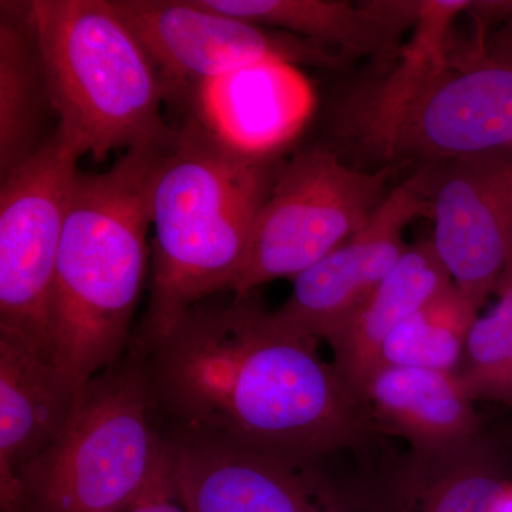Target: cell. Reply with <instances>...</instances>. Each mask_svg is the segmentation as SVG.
Wrapping results in <instances>:
<instances>
[{
    "instance_id": "cell-1",
    "label": "cell",
    "mask_w": 512,
    "mask_h": 512,
    "mask_svg": "<svg viewBox=\"0 0 512 512\" xmlns=\"http://www.w3.org/2000/svg\"><path fill=\"white\" fill-rule=\"evenodd\" d=\"M215 296L138 355L154 412L174 424L171 433L316 464L372 440L369 406L320 359L316 342L275 328L252 292Z\"/></svg>"
},
{
    "instance_id": "cell-2",
    "label": "cell",
    "mask_w": 512,
    "mask_h": 512,
    "mask_svg": "<svg viewBox=\"0 0 512 512\" xmlns=\"http://www.w3.org/2000/svg\"><path fill=\"white\" fill-rule=\"evenodd\" d=\"M232 147L188 117L151 185L150 301L130 350L143 355L192 306L229 292L282 164Z\"/></svg>"
},
{
    "instance_id": "cell-3",
    "label": "cell",
    "mask_w": 512,
    "mask_h": 512,
    "mask_svg": "<svg viewBox=\"0 0 512 512\" xmlns=\"http://www.w3.org/2000/svg\"><path fill=\"white\" fill-rule=\"evenodd\" d=\"M170 148V147H168ZM168 148H134L74 183L53 286L50 349L82 390L130 348L147 272L154 175Z\"/></svg>"
},
{
    "instance_id": "cell-4",
    "label": "cell",
    "mask_w": 512,
    "mask_h": 512,
    "mask_svg": "<svg viewBox=\"0 0 512 512\" xmlns=\"http://www.w3.org/2000/svg\"><path fill=\"white\" fill-rule=\"evenodd\" d=\"M383 77L343 97L333 128L375 170L512 148V59L478 40L463 57L412 40Z\"/></svg>"
},
{
    "instance_id": "cell-5",
    "label": "cell",
    "mask_w": 512,
    "mask_h": 512,
    "mask_svg": "<svg viewBox=\"0 0 512 512\" xmlns=\"http://www.w3.org/2000/svg\"><path fill=\"white\" fill-rule=\"evenodd\" d=\"M29 5L64 146L94 161L113 151L173 146L177 128L163 116L167 83L109 0Z\"/></svg>"
},
{
    "instance_id": "cell-6",
    "label": "cell",
    "mask_w": 512,
    "mask_h": 512,
    "mask_svg": "<svg viewBox=\"0 0 512 512\" xmlns=\"http://www.w3.org/2000/svg\"><path fill=\"white\" fill-rule=\"evenodd\" d=\"M141 357L127 350L83 387L52 446L19 471L25 512H121L167 450Z\"/></svg>"
},
{
    "instance_id": "cell-7",
    "label": "cell",
    "mask_w": 512,
    "mask_h": 512,
    "mask_svg": "<svg viewBox=\"0 0 512 512\" xmlns=\"http://www.w3.org/2000/svg\"><path fill=\"white\" fill-rule=\"evenodd\" d=\"M396 167L349 165L330 147H312L282 164L229 292L298 276L356 235L389 197Z\"/></svg>"
},
{
    "instance_id": "cell-8",
    "label": "cell",
    "mask_w": 512,
    "mask_h": 512,
    "mask_svg": "<svg viewBox=\"0 0 512 512\" xmlns=\"http://www.w3.org/2000/svg\"><path fill=\"white\" fill-rule=\"evenodd\" d=\"M79 160L55 133L0 188V332L49 357L57 259Z\"/></svg>"
},
{
    "instance_id": "cell-9",
    "label": "cell",
    "mask_w": 512,
    "mask_h": 512,
    "mask_svg": "<svg viewBox=\"0 0 512 512\" xmlns=\"http://www.w3.org/2000/svg\"><path fill=\"white\" fill-rule=\"evenodd\" d=\"M163 74L171 99L254 64L339 67L333 47L205 8L198 0H109Z\"/></svg>"
},
{
    "instance_id": "cell-10",
    "label": "cell",
    "mask_w": 512,
    "mask_h": 512,
    "mask_svg": "<svg viewBox=\"0 0 512 512\" xmlns=\"http://www.w3.org/2000/svg\"><path fill=\"white\" fill-rule=\"evenodd\" d=\"M434 251L477 311L512 261V148L419 165Z\"/></svg>"
},
{
    "instance_id": "cell-11",
    "label": "cell",
    "mask_w": 512,
    "mask_h": 512,
    "mask_svg": "<svg viewBox=\"0 0 512 512\" xmlns=\"http://www.w3.org/2000/svg\"><path fill=\"white\" fill-rule=\"evenodd\" d=\"M420 217H431V204L417 168L356 235L295 276L291 296L269 312L272 325L298 338L330 342L393 271L409 248L403 231Z\"/></svg>"
},
{
    "instance_id": "cell-12",
    "label": "cell",
    "mask_w": 512,
    "mask_h": 512,
    "mask_svg": "<svg viewBox=\"0 0 512 512\" xmlns=\"http://www.w3.org/2000/svg\"><path fill=\"white\" fill-rule=\"evenodd\" d=\"M165 436L188 512H348L316 463L217 437Z\"/></svg>"
},
{
    "instance_id": "cell-13",
    "label": "cell",
    "mask_w": 512,
    "mask_h": 512,
    "mask_svg": "<svg viewBox=\"0 0 512 512\" xmlns=\"http://www.w3.org/2000/svg\"><path fill=\"white\" fill-rule=\"evenodd\" d=\"M512 480V454L487 431L453 446L413 448L350 485L348 512H491Z\"/></svg>"
},
{
    "instance_id": "cell-14",
    "label": "cell",
    "mask_w": 512,
    "mask_h": 512,
    "mask_svg": "<svg viewBox=\"0 0 512 512\" xmlns=\"http://www.w3.org/2000/svg\"><path fill=\"white\" fill-rule=\"evenodd\" d=\"M80 392L52 357L0 332V512L23 510L19 471L55 443Z\"/></svg>"
},
{
    "instance_id": "cell-15",
    "label": "cell",
    "mask_w": 512,
    "mask_h": 512,
    "mask_svg": "<svg viewBox=\"0 0 512 512\" xmlns=\"http://www.w3.org/2000/svg\"><path fill=\"white\" fill-rule=\"evenodd\" d=\"M195 103L197 116L232 147L272 157L311 119L315 93L298 67L268 60L202 84Z\"/></svg>"
},
{
    "instance_id": "cell-16",
    "label": "cell",
    "mask_w": 512,
    "mask_h": 512,
    "mask_svg": "<svg viewBox=\"0 0 512 512\" xmlns=\"http://www.w3.org/2000/svg\"><path fill=\"white\" fill-rule=\"evenodd\" d=\"M377 433L403 437L413 448L453 446L484 431L474 400L454 372L384 366L363 392Z\"/></svg>"
},
{
    "instance_id": "cell-17",
    "label": "cell",
    "mask_w": 512,
    "mask_h": 512,
    "mask_svg": "<svg viewBox=\"0 0 512 512\" xmlns=\"http://www.w3.org/2000/svg\"><path fill=\"white\" fill-rule=\"evenodd\" d=\"M451 285L431 242L406 249L393 271L329 342L333 367L357 396L363 399L386 339Z\"/></svg>"
},
{
    "instance_id": "cell-18",
    "label": "cell",
    "mask_w": 512,
    "mask_h": 512,
    "mask_svg": "<svg viewBox=\"0 0 512 512\" xmlns=\"http://www.w3.org/2000/svg\"><path fill=\"white\" fill-rule=\"evenodd\" d=\"M0 175L8 177L47 141L55 113L29 2L0 3ZM56 114V113H55ZM55 134V133H53Z\"/></svg>"
},
{
    "instance_id": "cell-19",
    "label": "cell",
    "mask_w": 512,
    "mask_h": 512,
    "mask_svg": "<svg viewBox=\"0 0 512 512\" xmlns=\"http://www.w3.org/2000/svg\"><path fill=\"white\" fill-rule=\"evenodd\" d=\"M205 8L313 40L352 57L396 59L403 29L370 6L343 0H198Z\"/></svg>"
},
{
    "instance_id": "cell-20",
    "label": "cell",
    "mask_w": 512,
    "mask_h": 512,
    "mask_svg": "<svg viewBox=\"0 0 512 512\" xmlns=\"http://www.w3.org/2000/svg\"><path fill=\"white\" fill-rule=\"evenodd\" d=\"M477 318V309L451 285L386 339L377 369L406 366L456 373Z\"/></svg>"
},
{
    "instance_id": "cell-21",
    "label": "cell",
    "mask_w": 512,
    "mask_h": 512,
    "mask_svg": "<svg viewBox=\"0 0 512 512\" xmlns=\"http://www.w3.org/2000/svg\"><path fill=\"white\" fill-rule=\"evenodd\" d=\"M495 292L498 303L474 320L456 375L474 402L512 407V261Z\"/></svg>"
},
{
    "instance_id": "cell-22",
    "label": "cell",
    "mask_w": 512,
    "mask_h": 512,
    "mask_svg": "<svg viewBox=\"0 0 512 512\" xmlns=\"http://www.w3.org/2000/svg\"><path fill=\"white\" fill-rule=\"evenodd\" d=\"M121 512H188L175 485L170 440L150 483Z\"/></svg>"
},
{
    "instance_id": "cell-23",
    "label": "cell",
    "mask_w": 512,
    "mask_h": 512,
    "mask_svg": "<svg viewBox=\"0 0 512 512\" xmlns=\"http://www.w3.org/2000/svg\"><path fill=\"white\" fill-rule=\"evenodd\" d=\"M487 46L494 52L501 53V55L511 57L512 59V18L507 20V25L501 28L497 36H494Z\"/></svg>"
},
{
    "instance_id": "cell-24",
    "label": "cell",
    "mask_w": 512,
    "mask_h": 512,
    "mask_svg": "<svg viewBox=\"0 0 512 512\" xmlns=\"http://www.w3.org/2000/svg\"><path fill=\"white\" fill-rule=\"evenodd\" d=\"M491 512H512V480L504 485L503 490L495 498Z\"/></svg>"
}]
</instances>
